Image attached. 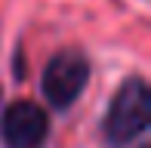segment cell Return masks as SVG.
Here are the masks:
<instances>
[{"label": "cell", "instance_id": "1", "mask_svg": "<svg viewBox=\"0 0 151 148\" xmlns=\"http://www.w3.org/2000/svg\"><path fill=\"white\" fill-rule=\"evenodd\" d=\"M148 124H151L148 83L142 77L123 80L111 108H108V117H105V139L114 148H120V145L133 142L136 136H142L148 130Z\"/></svg>", "mask_w": 151, "mask_h": 148}, {"label": "cell", "instance_id": "2", "mask_svg": "<svg viewBox=\"0 0 151 148\" xmlns=\"http://www.w3.org/2000/svg\"><path fill=\"white\" fill-rule=\"evenodd\" d=\"M86 80H90V62H86V56L80 50H74V46H68V50H59L46 62L40 90H43V99L52 108H68V105H74L80 99Z\"/></svg>", "mask_w": 151, "mask_h": 148}, {"label": "cell", "instance_id": "4", "mask_svg": "<svg viewBox=\"0 0 151 148\" xmlns=\"http://www.w3.org/2000/svg\"><path fill=\"white\" fill-rule=\"evenodd\" d=\"M139 148H148V145H139Z\"/></svg>", "mask_w": 151, "mask_h": 148}, {"label": "cell", "instance_id": "3", "mask_svg": "<svg viewBox=\"0 0 151 148\" xmlns=\"http://www.w3.org/2000/svg\"><path fill=\"white\" fill-rule=\"evenodd\" d=\"M50 133V117L37 102L19 99L0 117V139L6 148H40Z\"/></svg>", "mask_w": 151, "mask_h": 148}]
</instances>
